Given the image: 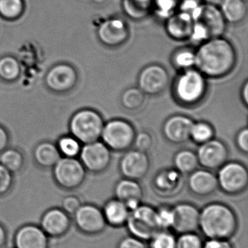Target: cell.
Instances as JSON below:
<instances>
[{
	"instance_id": "12",
	"label": "cell",
	"mask_w": 248,
	"mask_h": 248,
	"mask_svg": "<svg viewBox=\"0 0 248 248\" xmlns=\"http://www.w3.org/2000/svg\"><path fill=\"white\" fill-rule=\"evenodd\" d=\"M173 221L171 230L176 234L194 232L199 230L200 209L195 204L182 202L172 206Z\"/></svg>"
},
{
	"instance_id": "17",
	"label": "cell",
	"mask_w": 248,
	"mask_h": 248,
	"mask_svg": "<svg viewBox=\"0 0 248 248\" xmlns=\"http://www.w3.org/2000/svg\"><path fill=\"white\" fill-rule=\"evenodd\" d=\"M165 20V29L169 37L176 42L189 40L195 24L190 14L177 10Z\"/></svg>"
},
{
	"instance_id": "31",
	"label": "cell",
	"mask_w": 248,
	"mask_h": 248,
	"mask_svg": "<svg viewBox=\"0 0 248 248\" xmlns=\"http://www.w3.org/2000/svg\"><path fill=\"white\" fill-rule=\"evenodd\" d=\"M214 127L206 122H194L190 133V140L198 144H202L214 138Z\"/></svg>"
},
{
	"instance_id": "11",
	"label": "cell",
	"mask_w": 248,
	"mask_h": 248,
	"mask_svg": "<svg viewBox=\"0 0 248 248\" xmlns=\"http://www.w3.org/2000/svg\"><path fill=\"white\" fill-rule=\"evenodd\" d=\"M169 82L168 72L159 64H151L145 67L138 77V88L149 95L161 94L167 88Z\"/></svg>"
},
{
	"instance_id": "18",
	"label": "cell",
	"mask_w": 248,
	"mask_h": 248,
	"mask_svg": "<svg viewBox=\"0 0 248 248\" xmlns=\"http://www.w3.org/2000/svg\"><path fill=\"white\" fill-rule=\"evenodd\" d=\"M194 121L189 116L175 115L163 124V132L167 141L173 144H183L190 140Z\"/></svg>"
},
{
	"instance_id": "39",
	"label": "cell",
	"mask_w": 248,
	"mask_h": 248,
	"mask_svg": "<svg viewBox=\"0 0 248 248\" xmlns=\"http://www.w3.org/2000/svg\"><path fill=\"white\" fill-rule=\"evenodd\" d=\"M153 144V138L149 133L141 131L135 134L133 145L135 150L147 153L151 149Z\"/></svg>"
},
{
	"instance_id": "10",
	"label": "cell",
	"mask_w": 248,
	"mask_h": 248,
	"mask_svg": "<svg viewBox=\"0 0 248 248\" xmlns=\"http://www.w3.org/2000/svg\"><path fill=\"white\" fill-rule=\"evenodd\" d=\"M97 35L100 42L105 46L109 48L119 47L129 39V26L121 17H108L99 26Z\"/></svg>"
},
{
	"instance_id": "34",
	"label": "cell",
	"mask_w": 248,
	"mask_h": 248,
	"mask_svg": "<svg viewBox=\"0 0 248 248\" xmlns=\"http://www.w3.org/2000/svg\"><path fill=\"white\" fill-rule=\"evenodd\" d=\"M204 242L197 232L182 233L176 237V248H203Z\"/></svg>"
},
{
	"instance_id": "41",
	"label": "cell",
	"mask_w": 248,
	"mask_h": 248,
	"mask_svg": "<svg viewBox=\"0 0 248 248\" xmlns=\"http://www.w3.org/2000/svg\"><path fill=\"white\" fill-rule=\"evenodd\" d=\"M116 248H148L147 243L141 239L129 235L119 240Z\"/></svg>"
},
{
	"instance_id": "4",
	"label": "cell",
	"mask_w": 248,
	"mask_h": 248,
	"mask_svg": "<svg viewBox=\"0 0 248 248\" xmlns=\"http://www.w3.org/2000/svg\"><path fill=\"white\" fill-rule=\"evenodd\" d=\"M125 227L130 234L144 241H149L157 232L159 227L156 208L141 202L135 209L130 211Z\"/></svg>"
},
{
	"instance_id": "42",
	"label": "cell",
	"mask_w": 248,
	"mask_h": 248,
	"mask_svg": "<svg viewBox=\"0 0 248 248\" xmlns=\"http://www.w3.org/2000/svg\"><path fill=\"white\" fill-rule=\"evenodd\" d=\"M1 161L8 169L16 170L20 166L21 158L16 152L7 151L1 156Z\"/></svg>"
},
{
	"instance_id": "25",
	"label": "cell",
	"mask_w": 248,
	"mask_h": 248,
	"mask_svg": "<svg viewBox=\"0 0 248 248\" xmlns=\"http://www.w3.org/2000/svg\"><path fill=\"white\" fill-rule=\"evenodd\" d=\"M124 14L135 21L144 20L153 12V0H122Z\"/></svg>"
},
{
	"instance_id": "3",
	"label": "cell",
	"mask_w": 248,
	"mask_h": 248,
	"mask_svg": "<svg viewBox=\"0 0 248 248\" xmlns=\"http://www.w3.org/2000/svg\"><path fill=\"white\" fill-rule=\"evenodd\" d=\"M206 77L196 68L182 71L175 81L174 95L184 106H194L202 101L207 92Z\"/></svg>"
},
{
	"instance_id": "27",
	"label": "cell",
	"mask_w": 248,
	"mask_h": 248,
	"mask_svg": "<svg viewBox=\"0 0 248 248\" xmlns=\"http://www.w3.org/2000/svg\"><path fill=\"white\" fill-rule=\"evenodd\" d=\"M75 78V73L72 68L66 65H58L50 73L48 82L52 89L65 90L74 84Z\"/></svg>"
},
{
	"instance_id": "48",
	"label": "cell",
	"mask_w": 248,
	"mask_h": 248,
	"mask_svg": "<svg viewBox=\"0 0 248 248\" xmlns=\"http://www.w3.org/2000/svg\"><path fill=\"white\" fill-rule=\"evenodd\" d=\"M242 100L243 103L246 105V106L248 104V83L246 81L243 85V89H242L241 93Z\"/></svg>"
},
{
	"instance_id": "20",
	"label": "cell",
	"mask_w": 248,
	"mask_h": 248,
	"mask_svg": "<svg viewBox=\"0 0 248 248\" xmlns=\"http://www.w3.org/2000/svg\"><path fill=\"white\" fill-rule=\"evenodd\" d=\"M14 248H49V237L39 226L26 224L16 231Z\"/></svg>"
},
{
	"instance_id": "44",
	"label": "cell",
	"mask_w": 248,
	"mask_h": 248,
	"mask_svg": "<svg viewBox=\"0 0 248 248\" xmlns=\"http://www.w3.org/2000/svg\"><path fill=\"white\" fill-rule=\"evenodd\" d=\"M236 144L240 151L247 153L248 151V129L244 128L240 130L236 137Z\"/></svg>"
},
{
	"instance_id": "51",
	"label": "cell",
	"mask_w": 248,
	"mask_h": 248,
	"mask_svg": "<svg viewBox=\"0 0 248 248\" xmlns=\"http://www.w3.org/2000/svg\"><path fill=\"white\" fill-rule=\"evenodd\" d=\"M96 4H102V3L105 2L106 0H93Z\"/></svg>"
},
{
	"instance_id": "32",
	"label": "cell",
	"mask_w": 248,
	"mask_h": 248,
	"mask_svg": "<svg viewBox=\"0 0 248 248\" xmlns=\"http://www.w3.org/2000/svg\"><path fill=\"white\" fill-rule=\"evenodd\" d=\"M182 0H153V12L165 20L179 10Z\"/></svg>"
},
{
	"instance_id": "23",
	"label": "cell",
	"mask_w": 248,
	"mask_h": 248,
	"mask_svg": "<svg viewBox=\"0 0 248 248\" xmlns=\"http://www.w3.org/2000/svg\"><path fill=\"white\" fill-rule=\"evenodd\" d=\"M182 174L176 169L160 170L154 179V188L157 193L165 196L177 194L182 188Z\"/></svg>"
},
{
	"instance_id": "43",
	"label": "cell",
	"mask_w": 248,
	"mask_h": 248,
	"mask_svg": "<svg viewBox=\"0 0 248 248\" xmlns=\"http://www.w3.org/2000/svg\"><path fill=\"white\" fill-rule=\"evenodd\" d=\"M81 205V202L78 198L75 196H68L63 200L61 208L68 215H74V213Z\"/></svg>"
},
{
	"instance_id": "50",
	"label": "cell",
	"mask_w": 248,
	"mask_h": 248,
	"mask_svg": "<svg viewBox=\"0 0 248 248\" xmlns=\"http://www.w3.org/2000/svg\"><path fill=\"white\" fill-rule=\"evenodd\" d=\"M223 0H202L203 2L206 3V4H212V5L218 6L219 7L220 4L222 2Z\"/></svg>"
},
{
	"instance_id": "13",
	"label": "cell",
	"mask_w": 248,
	"mask_h": 248,
	"mask_svg": "<svg viewBox=\"0 0 248 248\" xmlns=\"http://www.w3.org/2000/svg\"><path fill=\"white\" fill-rule=\"evenodd\" d=\"M196 153L199 166L211 170L221 168L227 162L229 157V150L226 144L214 138L199 144Z\"/></svg>"
},
{
	"instance_id": "22",
	"label": "cell",
	"mask_w": 248,
	"mask_h": 248,
	"mask_svg": "<svg viewBox=\"0 0 248 248\" xmlns=\"http://www.w3.org/2000/svg\"><path fill=\"white\" fill-rule=\"evenodd\" d=\"M114 192L115 198L122 201L130 211L135 209L141 203L144 196V190L139 182L125 178L116 183Z\"/></svg>"
},
{
	"instance_id": "6",
	"label": "cell",
	"mask_w": 248,
	"mask_h": 248,
	"mask_svg": "<svg viewBox=\"0 0 248 248\" xmlns=\"http://www.w3.org/2000/svg\"><path fill=\"white\" fill-rule=\"evenodd\" d=\"M218 188L229 195L243 193L248 186L247 168L240 162H226L218 169Z\"/></svg>"
},
{
	"instance_id": "26",
	"label": "cell",
	"mask_w": 248,
	"mask_h": 248,
	"mask_svg": "<svg viewBox=\"0 0 248 248\" xmlns=\"http://www.w3.org/2000/svg\"><path fill=\"white\" fill-rule=\"evenodd\" d=\"M220 10L227 23L237 24L247 16V4L245 0H223Z\"/></svg>"
},
{
	"instance_id": "45",
	"label": "cell",
	"mask_w": 248,
	"mask_h": 248,
	"mask_svg": "<svg viewBox=\"0 0 248 248\" xmlns=\"http://www.w3.org/2000/svg\"><path fill=\"white\" fill-rule=\"evenodd\" d=\"M203 248H234L230 240L208 239L204 242Z\"/></svg>"
},
{
	"instance_id": "15",
	"label": "cell",
	"mask_w": 248,
	"mask_h": 248,
	"mask_svg": "<svg viewBox=\"0 0 248 248\" xmlns=\"http://www.w3.org/2000/svg\"><path fill=\"white\" fill-rule=\"evenodd\" d=\"M81 159L87 169L95 173H100L110 166L112 153L103 141H93L83 147Z\"/></svg>"
},
{
	"instance_id": "36",
	"label": "cell",
	"mask_w": 248,
	"mask_h": 248,
	"mask_svg": "<svg viewBox=\"0 0 248 248\" xmlns=\"http://www.w3.org/2000/svg\"><path fill=\"white\" fill-rule=\"evenodd\" d=\"M157 222L161 230H171L173 221V213L172 206L161 205L156 208Z\"/></svg>"
},
{
	"instance_id": "2",
	"label": "cell",
	"mask_w": 248,
	"mask_h": 248,
	"mask_svg": "<svg viewBox=\"0 0 248 248\" xmlns=\"http://www.w3.org/2000/svg\"><path fill=\"white\" fill-rule=\"evenodd\" d=\"M238 228V217L227 204L209 202L200 209L199 230L207 240H231Z\"/></svg>"
},
{
	"instance_id": "35",
	"label": "cell",
	"mask_w": 248,
	"mask_h": 248,
	"mask_svg": "<svg viewBox=\"0 0 248 248\" xmlns=\"http://www.w3.org/2000/svg\"><path fill=\"white\" fill-rule=\"evenodd\" d=\"M36 157L43 165H52L58 160L59 154L56 149L49 144H42L36 149Z\"/></svg>"
},
{
	"instance_id": "33",
	"label": "cell",
	"mask_w": 248,
	"mask_h": 248,
	"mask_svg": "<svg viewBox=\"0 0 248 248\" xmlns=\"http://www.w3.org/2000/svg\"><path fill=\"white\" fill-rule=\"evenodd\" d=\"M149 248H176V236L169 230H161L149 240Z\"/></svg>"
},
{
	"instance_id": "19",
	"label": "cell",
	"mask_w": 248,
	"mask_h": 248,
	"mask_svg": "<svg viewBox=\"0 0 248 248\" xmlns=\"http://www.w3.org/2000/svg\"><path fill=\"white\" fill-rule=\"evenodd\" d=\"M55 173L58 183L67 189L77 187L84 180L83 165L74 159H64L58 162Z\"/></svg>"
},
{
	"instance_id": "46",
	"label": "cell",
	"mask_w": 248,
	"mask_h": 248,
	"mask_svg": "<svg viewBox=\"0 0 248 248\" xmlns=\"http://www.w3.org/2000/svg\"><path fill=\"white\" fill-rule=\"evenodd\" d=\"M11 177L5 168L0 166V195L5 193L10 188Z\"/></svg>"
},
{
	"instance_id": "49",
	"label": "cell",
	"mask_w": 248,
	"mask_h": 248,
	"mask_svg": "<svg viewBox=\"0 0 248 248\" xmlns=\"http://www.w3.org/2000/svg\"><path fill=\"white\" fill-rule=\"evenodd\" d=\"M6 140H7V137H6L5 133L0 128V150L4 147L6 143Z\"/></svg>"
},
{
	"instance_id": "37",
	"label": "cell",
	"mask_w": 248,
	"mask_h": 248,
	"mask_svg": "<svg viewBox=\"0 0 248 248\" xmlns=\"http://www.w3.org/2000/svg\"><path fill=\"white\" fill-rule=\"evenodd\" d=\"M21 9V0H0V13L4 17H16L20 14Z\"/></svg>"
},
{
	"instance_id": "1",
	"label": "cell",
	"mask_w": 248,
	"mask_h": 248,
	"mask_svg": "<svg viewBox=\"0 0 248 248\" xmlns=\"http://www.w3.org/2000/svg\"><path fill=\"white\" fill-rule=\"evenodd\" d=\"M195 55V68L208 78L226 77L233 71L237 62L235 48L223 36L211 38L199 45Z\"/></svg>"
},
{
	"instance_id": "38",
	"label": "cell",
	"mask_w": 248,
	"mask_h": 248,
	"mask_svg": "<svg viewBox=\"0 0 248 248\" xmlns=\"http://www.w3.org/2000/svg\"><path fill=\"white\" fill-rule=\"evenodd\" d=\"M18 73V65L15 60L6 58L0 61V75L10 79L15 78Z\"/></svg>"
},
{
	"instance_id": "9",
	"label": "cell",
	"mask_w": 248,
	"mask_h": 248,
	"mask_svg": "<svg viewBox=\"0 0 248 248\" xmlns=\"http://www.w3.org/2000/svg\"><path fill=\"white\" fill-rule=\"evenodd\" d=\"M73 218L77 228L86 235L101 234L107 227L101 208L94 204H82Z\"/></svg>"
},
{
	"instance_id": "29",
	"label": "cell",
	"mask_w": 248,
	"mask_h": 248,
	"mask_svg": "<svg viewBox=\"0 0 248 248\" xmlns=\"http://www.w3.org/2000/svg\"><path fill=\"white\" fill-rule=\"evenodd\" d=\"M172 63L182 71L195 68L196 55L195 50L190 47L178 49L172 55Z\"/></svg>"
},
{
	"instance_id": "47",
	"label": "cell",
	"mask_w": 248,
	"mask_h": 248,
	"mask_svg": "<svg viewBox=\"0 0 248 248\" xmlns=\"http://www.w3.org/2000/svg\"><path fill=\"white\" fill-rule=\"evenodd\" d=\"M7 234L5 228L0 224V248H2L7 243Z\"/></svg>"
},
{
	"instance_id": "28",
	"label": "cell",
	"mask_w": 248,
	"mask_h": 248,
	"mask_svg": "<svg viewBox=\"0 0 248 248\" xmlns=\"http://www.w3.org/2000/svg\"><path fill=\"white\" fill-rule=\"evenodd\" d=\"M173 163L175 169L182 175L190 174L199 166L197 153L190 150L178 152L173 159Z\"/></svg>"
},
{
	"instance_id": "24",
	"label": "cell",
	"mask_w": 248,
	"mask_h": 248,
	"mask_svg": "<svg viewBox=\"0 0 248 248\" xmlns=\"http://www.w3.org/2000/svg\"><path fill=\"white\" fill-rule=\"evenodd\" d=\"M106 224L113 228L125 227L130 210L122 201L116 198L108 200L101 208Z\"/></svg>"
},
{
	"instance_id": "8",
	"label": "cell",
	"mask_w": 248,
	"mask_h": 248,
	"mask_svg": "<svg viewBox=\"0 0 248 248\" xmlns=\"http://www.w3.org/2000/svg\"><path fill=\"white\" fill-rule=\"evenodd\" d=\"M194 23L202 27L209 39L223 36L227 30V22L220 7L202 2L192 14Z\"/></svg>"
},
{
	"instance_id": "16",
	"label": "cell",
	"mask_w": 248,
	"mask_h": 248,
	"mask_svg": "<svg viewBox=\"0 0 248 248\" xmlns=\"http://www.w3.org/2000/svg\"><path fill=\"white\" fill-rule=\"evenodd\" d=\"M71 225L70 215L62 208H53L44 213L39 227L49 237H61L65 235Z\"/></svg>"
},
{
	"instance_id": "30",
	"label": "cell",
	"mask_w": 248,
	"mask_h": 248,
	"mask_svg": "<svg viewBox=\"0 0 248 248\" xmlns=\"http://www.w3.org/2000/svg\"><path fill=\"white\" fill-rule=\"evenodd\" d=\"M145 95L138 87H131L122 93L121 104L126 110L135 111L141 108L144 104Z\"/></svg>"
},
{
	"instance_id": "14",
	"label": "cell",
	"mask_w": 248,
	"mask_h": 248,
	"mask_svg": "<svg viewBox=\"0 0 248 248\" xmlns=\"http://www.w3.org/2000/svg\"><path fill=\"white\" fill-rule=\"evenodd\" d=\"M119 171L125 179L139 181L145 177L150 168L147 153L138 150H128L119 161Z\"/></svg>"
},
{
	"instance_id": "7",
	"label": "cell",
	"mask_w": 248,
	"mask_h": 248,
	"mask_svg": "<svg viewBox=\"0 0 248 248\" xmlns=\"http://www.w3.org/2000/svg\"><path fill=\"white\" fill-rule=\"evenodd\" d=\"M104 124L101 116L98 112L92 110H82L73 118L71 130L78 140L87 144L99 140Z\"/></svg>"
},
{
	"instance_id": "21",
	"label": "cell",
	"mask_w": 248,
	"mask_h": 248,
	"mask_svg": "<svg viewBox=\"0 0 248 248\" xmlns=\"http://www.w3.org/2000/svg\"><path fill=\"white\" fill-rule=\"evenodd\" d=\"M188 187L194 195L200 198L210 196L218 189V179L212 170L196 169L189 174Z\"/></svg>"
},
{
	"instance_id": "5",
	"label": "cell",
	"mask_w": 248,
	"mask_h": 248,
	"mask_svg": "<svg viewBox=\"0 0 248 248\" xmlns=\"http://www.w3.org/2000/svg\"><path fill=\"white\" fill-rule=\"evenodd\" d=\"M135 134V128L129 122L116 119L104 124L100 137L111 151L123 152L133 145Z\"/></svg>"
},
{
	"instance_id": "40",
	"label": "cell",
	"mask_w": 248,
	"mask_h": 248,
	"mask_svg": "<svg viewBox=\"0 0 248 248\" xmlns=\"http://www.w3.org/2000/svg\"><path fill=\"white\" fill-rule=\"evenodd\" d=\"M60 147L64 154L74 156L79 153L80 146L78 142L72 138H64L60 141Z\"/></svg>"
}]
</instances>
